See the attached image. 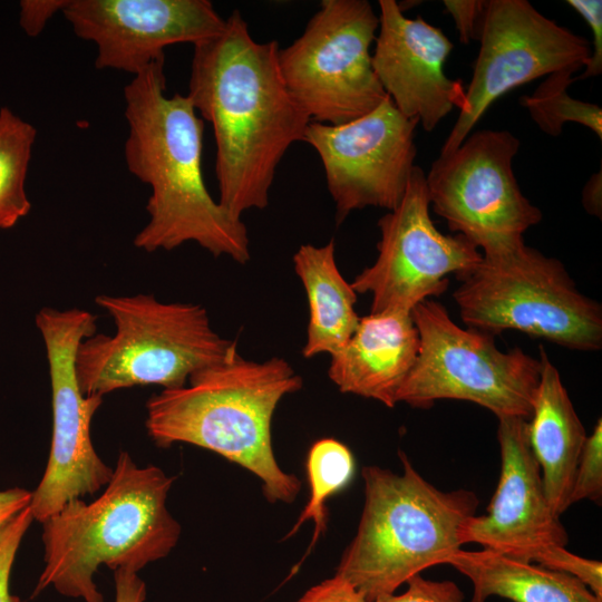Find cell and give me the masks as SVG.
<instances>
[{
	"label": "cell",
	"instance_id": "1",
	"mask_svg": "<svg viewBox=\"0 0 602 602\" xmlns=\"http://www.w3.org/2000/svg\"><path fill=\"white\" fill-rule=\"evenodd\" d=\"M279 50L254 40L239 10L194 46L186 96L213 127L217 202L236 220L268 206L278 165L311 122L285 86Z\"/></svg>",
	"mask_w": 602,
	"mask_h": 602
},
{
	"label": "cell",
	"instance_id": "2",
	"mask_svg": "<svg viewBox=\"0 0 602 602\" xmlns=\"http://www.w3.org/2000/svg\"><path fill=\"white\" fill-rule=\"evenodd\" d=\"M165 57L125 86L128 171L151 187L148 223L134 244L146 252L173 250L195 242L214 256L237 263L250 260V240L242 220L231 216L207 191L202 171L204 123L190 98L165 94Z\"/></svg>",
	"mask_w": 602,
	"mask_h": 602
},
{
	"label": "cell",
	"instance_id": "3",
	"mask_svg": "<svg viewBox=\"0 0 602 602\" xmlns=\"http://www.w3.org/2000/svg\"><path fill=\"white\" fill-rule=\"evenodd\" d=\"M301 387L287 360H247L235 348L186 386L152 396L147 434L159 447L185 443L212 450L254 474L270 503H292L301 483L279 466L271 423L280 400Z\"/></svg>",
	"mask_w": 602,
	"mask_h": 602
},
{
	"label": "cell",
	"instance_id": "4",
	"mask_svg": "<svg viewBox=\"0 0 602 602\" xmlns=\"http://www.w3.org/2000/svg\"><path fill=\"white\" fill-rule=\"evenodd\" d=\"M173 482L120 452L98 498H75L41 523L45 567L32 598L52 586L64 596L105 602L94 580L100 565L137 573L167 556L181 535L166 505Z\"/></svg>",
	"mask_w": 602,
	"mask_h": 602
},
{
	"label": "cell",
	"instance_id": "5",
	"mask_svg": "<svg viewBox=\"0 0 602 602\" xmlns=\"http://www.w3.org/2000/svg\"><path fill=\"white\" fill-rule=\"evenodd\" d=\"M398 455L401 474L363 467L361 517L336 571L368 602L395 593L428 567L447 564L465 544V526L478 505L474 492L440 491L404 452Z\"/></svg>",
	"mask_w": 602,
	"mask_h": 602
},
{
	"label": "cell",
	"instance_id": "6",
	"mask_svg": "<svg viewBox=\"0 0 602 602\" xmlns=\"http://www.w3.org/2000/svg\"><path fill=\"white\" fill-rule=\"evenodd\" d=\"M95 302L116 329L94 333L78 346L75 370L85 396L146 385L181 388L236 348L212 329L198 304L162 302L152 294H100Z\"/></svg>",
	"mask_w": 602,
	"mask_h": 602
},
{
	"label": "cell",
	"instance_id": "7",
	"mask_svg": "<svg viewBox=\"0 0 602 602\" xmlns=\"http://www.w3.org/2000/svg\"><path fill=\"white\" fill-rule=\"evenodd\" d=\"M454 299L468 328L518 330L570 349L602 346L601 305L581 293L564 265L527 246L483 255L458 278Z\"/></svg>",
	"mask_w": 602,
	"mask_h": 602
},
{
	"label": "cell",
	"instance_id": "8",
	"mask_svg": "<svg viewBox=\"0 0 602 602\" xmlns=\"http://www.w3.org/2000/svg\"><path fill=\"white\" fill-rule=\"evenodd\" d=\"M411 315L419 350L397 402L429 408L440 399L467 400L497 418H531L540 359L520 348L501 351L492 334L460 328L436 301L419 303Z\"/></svg>",
	"mask_w": 602,
	"mask_h": 602
},
{
	"label": "cell",
	"instance_id": "9",
	"mask_svg": "<svg viewBox=\"0 0 602 602\" xmlns=\"http://www.w3.org/2000/svg\"><path fill=\"white\" fill-rule=\"evenodd\" d=\"M379 18L367 0H323L303 33L279 50L285 86L311 122L340 125L387 97L371 62Z\"/></svg>",
	"mask_w": 602,
	"mask_h": 602
},
{
	"label": "cell",
	"instance_id": "10",
	"mask_svg": "<svg viewBox=\"0 0 602 602\" xmlns=\"http://www.w3.org/2000/svg\"><path fill=\"white\" fill-rule=\"evenodd\" d=\"M518 149L520 139L509 130H476L453 152L439 154L425 174L434 212L483 255L523 243L524 232L542 220L515 178Z\"/></svg>",
	"mask_w": 602,
	"mask_h": 602
},
{
	"label": "cell",
	"instance_id": "11",
	"mask_svg": "<svg viewBox=\"0 0 602 602\" xmlns=\"http://www.w3.org/2000/svg\"><path fill=\"white\" fill-rule=\"evenodd\" d=\"M96 322L95 314L79 308H42L36 315L46 348L52 405L49 458L29 505L33 520L40 523L68 502L97 493L113 475V468L97 455L90 436L103 396H85L75 370L78 346L96 333Z\"/></svg>",
	"mask_w": 602,
	"mask_h": 602
},
{
	"label": "cell",
	"instance_id": "12",
	"mask_svg": "<svg viewBox=\"0 0 602 602\" xmlns=\"http://www.w3.org/2000/svg\"><path fill=\"white\" fill-rule=\"evenodd\" d=\"M429 206L425 173L415 165L400 203L378 221L376 261L350 283L356 293L371 295V314L410 313L444 293L449 274L459 278L482 261L466 237L436 229Z\"/></svg>",
	"mask_w": 602,
	"mask_h": 602
},
{
	"label": "cell",
	"instance_id": "13",
	"mask_svg": "<svg viewBox=\"0 0 602 602\" xmlns=\"http://www.w3.org/2000/svg\"><path fill=\"white\" fill-rule=\"evenodd\" d=\"M465 104L440 154L456 149L487 108L515 87L559 70H580L589 41L541 13L527 0H487Z\"/></svg>",
	"mask_w": 602,
	"mask_h": 602
},
{
	"label": "cell",
	"instance_id": "14",
	"mask_svg": "<svg viewBox=\"0 0 602 602\" xmlns=\"http://www.w3.org/2000/svg\"><path fill=\"white\" fill-rule=\"evenodd\" d=\"M417 125L388 95L372 111L349 123H309L303 142L321 159L337 224L367 206L388 211L398 206L415 167Z\"/></svg>",
	"mask_w": 602,
	"mask_h": 602
},
{
	"label": "cell",
	"instance_id": "15",
	"mask_svg": "<svg viewBox=\"0 0 602 602\" xmlns=\"http://www.w3.org/2000/svg\"><path fill=\"white\" fill-rule=\"evenodd\" d=\"M61 12L76 36L96 45V68L134 75L167 46H195L225 25L207 0H68Z\"/></svg>",
	"mask_w": 602,
	"mask_h": 602
},
{
	"label": "cell",
	"instance_id": "16",
	"mask_svg": "<svg viewBox=\"0 0 602 602\" xmlns=\"http://www.w3.org/2000/svg\"><path fill=\"white\" fill-rule=\"evenodd\" d=\"M526 423L517 417L498 418V484L486 514L467 522L464 543L534 563L547 548L565 546L567 533L546 499Z\"/></svg>",
	"mask_w": 602,
	"mask_h": 602
},
{
	"label": "cell",
	"instance_id": "17",
	"mask_svg": "<svg viewBox=\"0 0 602 602\" xmlns=\"http://www.w3.org/2000/svg\"><path fill=\"white\" fill-rule=\"evenodd\" d=\"M379 28L371 62L396 108L431 132L455 107L463 109L465 89L447 77L449 38L421 17L407 18L395 0H379Z\"/></svg>",
	"mask_w": 602,
	"mask_h": 602
},
{
	"label": "cell",
	"instance_id": "18",
	"mask_svg": "<svg viewBox=\"0 0 602 602\" xmlns=\"http://www.w3.org/2000/svg\"><path fill=\"white\" fill-rule=\"evenodd\" d=\"M419 334L411 312L368 314L331 356L328 376L341 392L375 399L388 408L411 370Z\"/></svg>",
	"mask_w": 602,
	"mask_h": 602
},
{
	"label": "cell",
	"instance_id": "19",
	"mask_svg": "<svg viewBox=\"0 0 602 602\" xmlns=\"http://www.w3.org/2000/svg\"><path fill=\"white\" fill-rule=\"evenodd\" d=\"M541 375L526 433L546 499L559 517L570 506L577 462L588 437L560 373L540 348Z\"/></svg>",
	"mask_w": 602,
	"mask_h": 602
},
{
	"label": "cell",
	"instance_id": "20",
	"mask_svg": "<svg viewBox=\"0 0 602 602\" xmlns=\"http://www.w3.org/2000/svg\"><path fill=\"white\" fill-rule=\"evenodd\" d=\"M447 564L470 581L469 602H486L491 596L512 602H602L570 574L489 550H459Z\"/></svg>",
	"mask_w": 602,
	"mask_h": 602
},
{
	"label": "cell",
	"instance_id": "21",
	"mask_svg": "<svg viewBox=\"0 0 602 602\" xmlns=\"http://www.w3.org/2000/svg\"><path fill=\"white\" fill-rule=\"evenodd\" d=\"M292 260L309 304L302 355L305 358L321 353L332 356L346 344L359 323L355 310L357 293L338 269L333 241L322 246L303 244Z\"/></svg>",
	"mask_w": 602,
	"mask_h": 602
},
{
	"label": "cell",
	"instance_id": "22",
	"mask_svg": "<svg viewBox=\"0 0 602 602\" xmlns=\"http://www.w3.org/2000/svg\"><path fill=\"white\" fill-rule=\"evenodd\" d=\"M36 134L30 123L0 109V230L13 227L30 212L26 177Z\"/></svg>",
	"mask_w": 602,
	"mask_h": 602
},
{
	"label": "cell",
	"instance_id": "23",
	"mask_svg": "<svg viewBox=\"0 0 602 602\" xmlns=\"http://www.w3.org/2000/svg\"><path fill=\"white\" fill-rule=\"evenodd\" d=\"M307 477L310 486V497L298 521L288 533L292 536L300 526L312 520L314 533L309 548L302 557L305 559L327 527L328 499L343 489L355 474V458L351 450L341 441L333 438H322L312 444L307 456Z\"/></svg>",
	"mask_w": 602,
	"mask_h": 602
},
{
	"label": "cell",
	"instance_id": "24",
	"mask_svg": "<svg viewBox=\"0 0 602 602\" xmlns=\"http://www.w3.org/2000/svg\"><path fill=\"white\" fill-rule=\"evenodd\" d=\"M577 70L567 68L545 77L532 95L523 96L525 107L538 128L556 137L566 123H577L602 138V109L596 104L571 97L567 88L575 81Z\"/></svg>",
	"mask_w": 602,
	"mask_h": 602
},
{
	"label": "cell",
	"instance_id": "25",
	"mask_svg": "<svg viewBox=\"0 0 602 602\" xmlns=\"http://www.w3.org/2000/svg\"><path fill=\"white\" fill-rule=\"evenodd\" d=\"M602 497V421L594 426L583 445L570 496L571 505L583 499L601 502Z\"/></svg>",
	"mask_w": 602,
	"mask_h": 602
},
{
	"label": "cell",
	"instance_id": "26",
	"mask_svg": "<svg viewBox=\"0 0 602 602\" xmlns=\"http://www.w3.org/2000/svg\"><path fill=\"white\" fill-rule=\"evenodd\" d=\"M534 563L570 574L602 599V563L569 552L565 546H553L542 552Z\"/></svg>",
	"mask_w": 602,
	"mask_h": 602
},
{
	"label": "cell",
	"instance_id": "27",
	"mask_svg": "<svg viewBox=\"0 0 602 602\" xmlns=\"http://www.w3.org/2000/svg\"><path fill=\"white\" fill-rule=\"evenodd\" d=\"M32 521L28 506L0 530V602H20L10 593L9 580L17 551Z\"/></svg>",
	"mask_w": 602,
	"mask_h": 602
},
{
	"label": "cell",
	"instance_id": "28",
	"mask_svg": "<svg viewBox=\"0 0 602 602\" xmlns=\"http://www.w3.org/2000/svg\"><path fill=\"white\" fill-rule=\"evenodd\" d=\"M406 585L402 593L382 595L372 602H464L462 590L453 581H435L417 574Z\"/></svg>",
	"mask_w": 602,
	"mask_h": 602
},
{
	"label": "cell",
	"instance_id": "29",
	"mask_svg": "<svg viewBox=\"0 0 602 602\" xmlns=\"http://www.w3.org/2000/svg\"><path fill=\"white\" fill-rule=\"evenodd\" d=\"M592 30L593 42L591 55L584 65L585 69L575 81L600 76L602 72V1L601 0H567Z\"/></svg>",
	"mask_w": 602,
	"mask_h": 602
},
{
	"label": "cell",
	"instance_id": "30",
	"mask_svg": "<svg viewBox=\"0 0 602 602\" xmlns=\"http://www.w3.org/2000/svg\"><path fill=\"white\" fill-rule=\"evenodd\" d=\"M443 3L455 21L459 41L462 43L478 41L487 0H444Z\"/></svg>",
	"mask_w": 602,
	"mask_h": 602
},
{
	"label": "cell",
	"instance_id": "31",
	"mask_svg": "<svg viewBox=\"0 0 602 602\" xmlns=\"http://www.w3.org/2000/svg\"><path fill=\"white\" fill-rule=\"evenodd\" d=\"M297 602H368L349 581L334 574L310 588Z\"/></svg>",
	"mask_w": 602,
	"mask_h": 602
},
{
	"label": "cell",
	"instance_id": "32",
	"mask_svg": "<svg viewBox=\"0 0 602 602\" xmlns=\"http://www.w3.org/2000/svg\"><path fill=\"white\" fill-rule=\"evenodd\" d=\"M68 0H22L20 1L19 22L30 37L38 36L47 22L58 11H62Z\"/></svg>",
	"mask_w": 602,
	"mask_h": 602
},
{
	"label": "cell",
	"instance_id": "33",
	"mask_svg": "<svg viewBox=\"0 0 602 602\" xmlns=\"http://www.w3.org/2000/svg\"><path fill=\"white\" fill-rule=\"evenodd\" d=\"M115 579V602H144L146 599L145 582L136 572L117 570Z\"/></svg>",
	"mask_w": 602,
	"mask_h": 602
},
{
	"label": "cell",
	"instance_id": "34",
	"mask_svg": "<svg viewBox=\"0 0 602 602\" xmlns=\"http://www.w3.org/2000/svg\"><path fill=\"white\" fill-rule=\"evenodd\" d=\"M31 496L32 492L25 488L0 491V530L30 505Z\"/></svg>",
	"mask_w": 602,
	"mask_h": 602
},
{
	"label": "cell",
	"instance_id": "35",
	"mask_svg": "<svg viewBox=\"0 0 602 602\" xmlns=\"http://www.w3.org/2000/svg\"><path fill=\"white\" fill-rule=\"evenodd\" d=\"M582 204L585 211L599 219L602 217V171L594 173L582 191Z\"/></svg>",
	"mask_w": 602,
	"mask_h": 602
}]
</instances>
